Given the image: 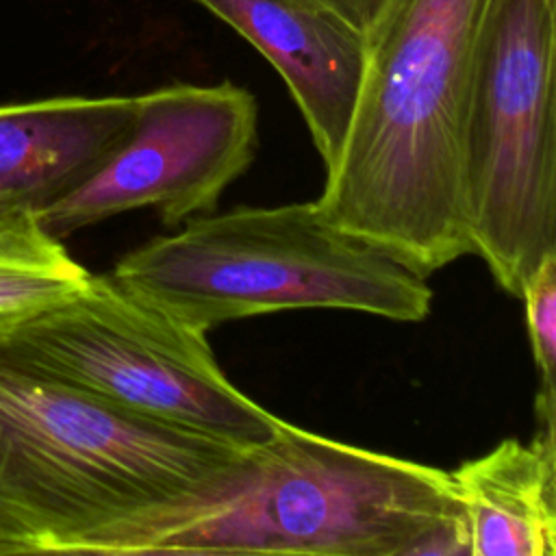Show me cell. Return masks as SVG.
Listing matches in <instances>:
<instances>
[{
    "mask_svg": "<svg viewBox=\"0 0 556 556\" xmlns=\"http://www.w3.org/2000/svg\"><path fill=\"white\" fill-rule=\"evenodd\" d=\"M443 469L289 421L195 486L130 513L76 554L469 556Z\"/></svg>",
    "mask_w": 556,
    "mask_h": 556,
    "instance_id": "1",
    "label": "cell"
},
{
    "mask_svg": "<svg viewBox=\"0 0 556 556\" xmlns=\"http://www.w3.org/2000/svg\"><path fill=\"white\" fill-rule=\"evenodd\" d=\"M504 0H382L317 208L421 278L469 254L463 148L480 59Z\"/></svg>",
    "mask_w": 556,
    "mask_h": 556,
    "instance_id": "2",
    "label": "cell"
},
{
    "mask_svg": "<svg viewBox=\"0 0 556 556\" xmlns=\"http://www.w3.org/2000/svg\"><path fill=\"white\" fill-rule=\"evenodd\" d=\"M243 450L0 356V528L22 554H76L96 530L195 486Z\"/></svg>",
    "mask_w": 556,
    "mask_h": 556,
    "instance_id": "3",
    "label": "cell"
},
{
    "mask_svg": "<svg viewBox=\"0 0 556 556\" xmlns=\"http://www.w3.org/2000/svg\"><path fill=\"white\" fill-rule=\"evenodd\" d=\"M111 276L204 334L291 308L421 321L432 304L426 278L334 226L315 200L195 215L124 254Z\"/></svg>",
    "mask_w": 556,
    "mask_h": 556,
    "instance_id": "4",
    "label": "cell"
},
{
    "mask_svg": "<svg viewBox=\"0 0 556 556\" xmlns=\"http://www.w3.org/2000/svg\"><path fill=\"white\" fill-rule=\"evenodd\" d=\"M0 356L115 406L250 447L280 419L222 371L204 332L111 274H89L65 302L0 341Z\"/></svg>",
    "mask_w": 556,
    "mask_h": 556,
    "instance_id": "5",
    "label": "cell"
},
{
    "mask_svg": "<svg viewBox=\"0 0 556 556\" xmlns=\"http://www.w3.org/2000/svg\"><path fill=\"white\" fill-rule=\"evenodd\" d=\"M556 0H504L486 39L465 132L469 254L519 298L556 252Z\"/></svg>",
    "mask_w": 556,
    "mask_h": 556,
    "instance_id": "6",
    "label": "cell"
},
{
    "mask_svg": "<svg viewBox=\"0 0 556 556\" xmlns=\"http://www.w3.org/2000/svg\"><path fill=\"white\" fill-rule=\"evenodd\" d=\"M258 148L254 96L230 83H176L139 96L135 122L104 165L65 198L37 211L56 239L135 208L163 226L217 211Z\"/></svg>",
    "mask_w": 556,
    "mask_h": 556,
    "instance_id": "7",
    "label": "cell"
},
{
    "mask_svg": "<svg viewBox=\"0 0 556 556\" xmlns=\"http://www.w3.org/2000/svg\"><path fill=\"white\" fill-rule=\"evenodd\" d=\"M248 39L282 76L330 169L354 111L365 35L332 0H193Z\"/></svg>",
    "mask_w": 556,
    "mask_h": 556,
    "instance_id": "8",
    "label": "cell"
},
{
    "mask_svg": "<svg viewBox=\"0 0 556 556\" xmlns=\"http://www.w3.org/2000/svg\"><path fill=\"white\" fill-rule=\"evenodd\" d=\"M139 96L0 104V206L41 211L93 176L128 135Z\"/></svg>",
    "mask_w": 556,
    "mask_h": 556,
    "instance_id": "9",
    "label": "cell"
},
{
    "mask_svg": "<svg viewBox=\"0 0 556 556\" xmlns=\"http://www.w3.org/2000/svg\"><path fill=\"white\" fill-rule=\"evenodd\" d=\"M556 428L504 439L447 471L469 523V556L556 554Z\"/></svg>",
    "mask_w": 556,
    "mask_h": 556,
    "instance_id": "10",
    "label": "cell"
},
{
    "mask_svg": "<svg viewBox=\"0 0 556 556\" xmlns=\"http://www.w3.org/2000/svg\"><path fill=\"white\" fill-rule=\"evenodd\" d=\"M89 271L35 211L0 206V341L74 295Z\"/></svg>",
    "mask_w": 556,
    "mask_h": 556,
    "instance_id": "11",
    "label": "cell"
},
{
    "mask_svg": "<svg viewBox=\"0 0 556 556\" xmlns=\"http://www.w3.org/2000/svg\"><path fill=\"white\" fill-rule=\"evenodd\" d=\"M519 298L526 308V326L532 358L539 371L536 426H554V367H556V252L547 254L523 282Z\"/></svg>",
    "mask_w": 556,
    "mask_h": 556,
    "instance_id": "12",
    "label": "cell"
},
{
    "mask_svg": "<svg viewBox=\"0 0 556 556\" xmlns=\"http://www.w3.org/2000/svg\"><path fill=\"white\" fill-rule=\"evenodd\" d=\"M354 24L365 28V24L374 17L382 0H332Z\"/></svg>",
    "mask_w": 556,
    "mask_h": 556,
    "instance_id": "13",
    "label": "cell"
},
{
    "mask_svg": "<svg viewBox=\"0 0 556 556\" xmlns=\"http://www.w3.org/2000/svg\"><path fill=\"white\" fill-rule=\"evenodd\" d=\"M4 554H22V547H20V543L13 536H9L0 528V556H4Z\"/></svg>",
    "mask_w": 556,
    "mask_h": 556,
    "instance_id": "14",
    "label": "cell"
}]
</instances>
